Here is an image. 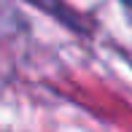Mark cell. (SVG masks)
I'll list each match as a JSON object with an SVG mask.
<instances>
[{
  "instance_id": "cell-1",
  "label": "cell",
  "mask_w": 132,
  "mask_h": 132,
  "mask_svg": "<svg viewBox=\"0 0 132 132\" xmlns=\"http://www.w3.org/2000/svg\"><path fill=\"white\" fill-rule=\"evenodd\" d=\"M127 3H132V0H127Z\"/></svg>"
}]
</instances>
